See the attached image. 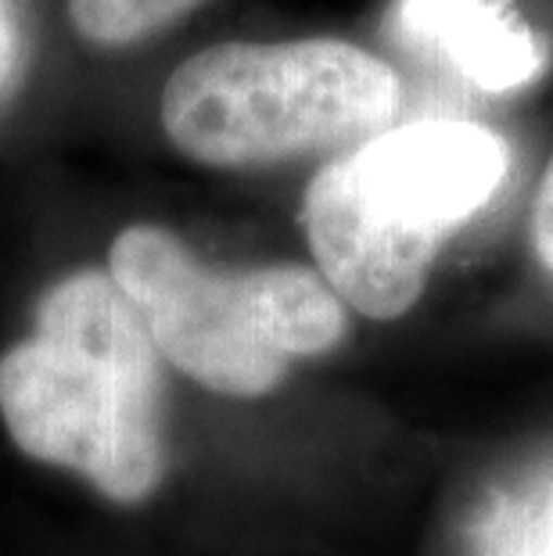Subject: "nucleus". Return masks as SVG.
I'll list each match as a JSON object with an SVG mask.
<instances>
[{
	"mask_svg": "<svg viewBox=\"0 0 553 556\" xmlns=\"http://www.w3.org/2000/svg\"><path fill=\"white\" fill-rule=\"evenodd\" d=\"M0 420L18 453L134 506L166 481V377L144 319L109 269H76L0 356Z\"/></svg>",
	"mask_w": 553,
	"mask_h": 556,
	"instance_id": "f257e3e1",
	"label": "nucleus"
},
{
	"mask_svg": "<svg viewBox=\"0 0 553 556\" xmlns=\"http://www.w3.org/2000/svg\"><path fill=\"white\" fill-rule=\"evenodd\" d=\"M507 173V140L481 123L388 126L305 187L302 230L316 274L363 316H403L425 294L445 241L497 198Z\"/></svg>",
	"mask_w": 553,
	"mask_h": 556,
	"instance_id": "f03ea898",
	"label": "nucleus"
},
{
	"mask_svg": "<svg viewBox=\"0 0 553 556\" xmlns=\"http://www.w3.org/2000/svg\"><path fill=\"white\" fill-rule=\"evenodd\" d=\"M109 277L144 319L162 363L219 395H269L291 359L324 356L349 334L345 302L316 269H219L155 223L112 241Z\"/></svg>",
	"mask_w": 553,
	"mask_h": 556,
	"instance_id": "7ed1b4c3",
	"label": "nucleus"
},
{
	"mask_svg": "<svg viewBox=\"0 0 553 556\" xmlns=\"http://www.w3.org/2000/svg\"><path fill=\"white\" fill-rule=\"evenodd\" d=\"M403 87L392 65L345 40H227L176 68L162 126L187 159L252 169L352 151L395 126Z\"/></svg>",
	"mask_w": 553,
	"mask_h": 556,
	"instance_id": "20e7f679",
	"label": "nucleus"
},
{
	"mask_svg": "<svg viewBox=\"0 0 553 556\" xmlns=\"http://www.w3.org/2000/svg\"><path fill=\"white\" fill-rule=\"evenodd\" d=\"M395 22L406 43L481 93L521 90L546 68V43L514 0H399Z\"/></svg>",
	"mask_w": 553,
	"mask_h": 556,
	"instance_id": "39448f33",
	"label": "nucleus"
},
{
	"mask_svg": "<svg viewBox=\"0 0 553 556\" xmlns=\"http://www.w3.org/2000/svg\"><path fill=\"white\" fill-rule=\"evenodd\" d=\"M467 556H553V459L486 495L470 520Z\"/></svg>",
	"mask_w": 553,
	"mask_h": 556,
	"instance_id": "423d86ee",
	"label": "nucleus"
},
{
	"mask_svg": "<svg viewBox=\"0 0 553 556\" xmlns=\"http://www.w3.org/2000/svg\"><path fill=\"white\" fill-rule=\"evenodd\" d=\"M205 0H68L76 33L98 47H126L191 15Z\"/></svg>",
	"mask_w": 553,
	"mask_h": 556,
	"instance_id": "0eeeda50",
	"label": "nucleus"
},
{
	"mask_svg": "<svg viewBox=\"0 0 553 556\" xmlns=\"http://www.w3.org/2000/svg\"><path fill=\"white\" fill-rule=\"evenodd\" d=\"M532 244L543 269L553 277V159L543 173V184L536 191V205H532Z\"/></svg>",
	"mask_w": 553,
	"mask_h": 556,
	"instance_id": "6e6552de",
	"label": "nucleus"
},
{
	"mask_svg": "<svg viewBox=\"0 0 553 556\" xmlns=\"http://www.w3.org/2000/svg\"><path fill=\"white\" fill-rule=\"evenodd\" d=\"M18 68V29L15 18H11V8L0 0V87L15 76Z\"/></svg>",
	"mask_w": 553,
	"mask_h": 556,
	"instance_id": "1a4fd4ad",
	"label": "nucleus"
}]
</instances>
